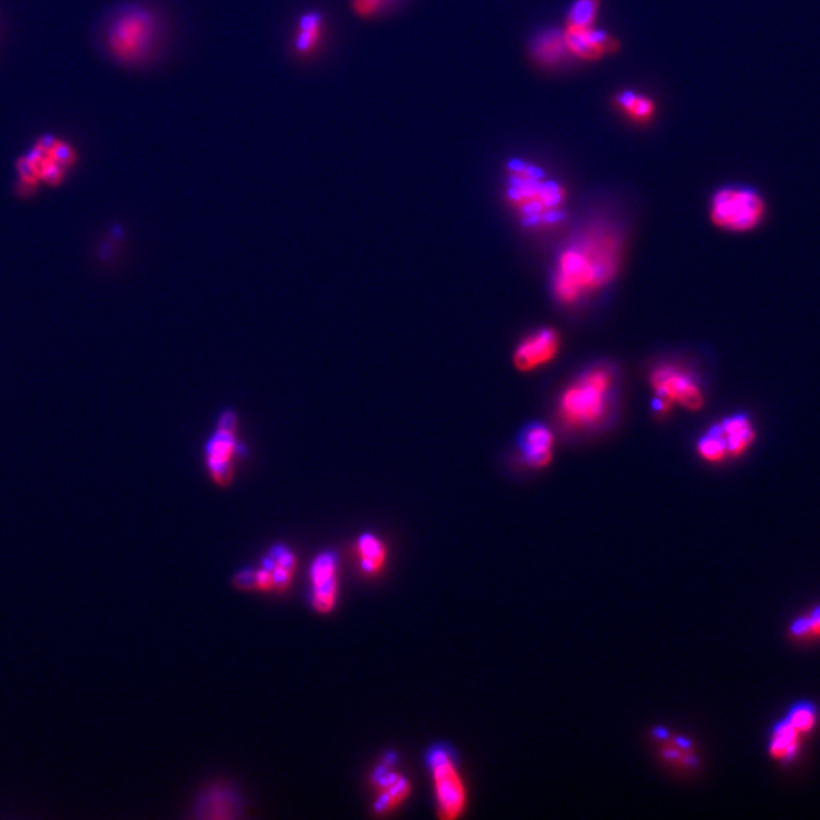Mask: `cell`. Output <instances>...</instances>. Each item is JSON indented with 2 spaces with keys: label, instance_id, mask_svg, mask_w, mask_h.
Returning <instances> with one entry per match:
<instances>
[{
  "label": "cell",
  "instance_id": "22",
  "mask_svg": "<svg viewBox=\"0 0 820 820\" xmlns=\"http://www.w3.org/2000/svg\"><path fill=\"white\" fill-rule=\"evenodd\" d=\"M357 555L360 567L369 576L379 573L386 562V546L374 533H363L357 540Z\"/></svg>",
  "mask_w": 820,
  "mask_h": 820
},
{
  "label": "cell",
  "instance_id": "13",
  "mask_svg": "<svg viewBox=\"0 0 820 820\" xmlns=\"http://www.w3.org/2000/svg\"><path fill=\"white\" fill-rule=\"evenodd\" d=\"M327 29V16L321 10L309 8L303 11L294 23L292 55L303 61L315 58L324 46Z\"/></svg>",
  "mask_w": 820,
  "mask_h": 820
},
{
  "label": "cell",
  "instance_id": "8",
  "mask_svg": "<svg viewBox=\"0 0 820 820\" xmlns=\"http://www.w3.org/2000/svg\"><path fill=\"white\" fill-rule=\"evenodd\" d=\"M426 761L432 775L439 817L444 820L458 819L467 805V789L455 752L448 746L435 745L427 751Z\"/></svg>",
  "mask_w": 820,
  "mask_h": 820
},
{
  "label": "cell",
  "instance_id": "6",
  "mask_svg": "<svg viewBox=\"0 0 820 820\" xmlns=\"http://www.w3.org/2000/svg\"><path fill=\"white\" fill-rule=\"evenodd\" d=\"M649 385L653 392V410L660 417L670 414L675 406L696 412L705 404L701 380L681 363L664 362L656 365L650 373Z\"/></svg>",
  "mask_w": 820,
  "mask_h": 820
},
{
  "label": "cell",
  "instance_id": "10",
  "mask_svg": "<svg viewBox=\"0 0 820 820\" xmlns=\"http://www.w3.org/2000/svg\"><path fill=\"white\" fill-rule=\"evenodd\" d=\"M561 350V336L550 327L538 328L521 339L512 353V362L520 373L537 371L549 365Z\"/></svg>",
  "mask_w": 820,
  "mask_h": 820
},
{
  "label": "cell",
  "instance_id": "17",
  "mask_svg": "<svg viewBox=\"0 0 820 820\" xmlns=\"http://www.w3.org/2000/svg\"><path fill=\"white\" fill-rule=\"evenodd\" d=\"M726 444L729 458H738L754 445L755 427L746 414H734L716 423Z\"/></svg>",
  "mask_w": 820,
  "mask_h": 820
},
{
  "label": "cell",
  "instance_id": "2",
  "mask_svg": "<svg viewBox=\"0 0 820 820\" xmlns=\"http://www.w3.org/2000/svg\"><path fill=\"white\" fill-rule=\"evenodd\" d=\"M168 22L143 0H130L111 11L102 28V48L111 61L128 69L154 64L168 45Z\"/></svg>",
  "mask_w": 820,
  "mask_h": 820
},
{
  "label": "cell",
  "instance_id": "16",
  "mask_svg": "<svg viewBox=\"0 0 820 820\" xmlns=\"http://www.w3.org/2000/svg\"><path fill=\"white\" fill-rule=\"evenodd\" d=\"M392 763H394V757L391 758V761L386 758L385 766L379 767L374 773V783L382 790L380 798L377 799L376 805H374L379 814L388 813L392 808L398 807L410 795V790H412L409 781L404 776L398 775L397 772L391 770Z\"/></svg>",
  "mask_w": 820,
  "mask_h": 820
},
{
  "label": "cell",
  "instance_id": "24",
  "mask_svg": "<svg viewBox=\"0 0 820 820\" xmlns=\"http://www.w3.org/2000/svg\"><path fill=\"white\" fill-rule=\"evenodd\" d=\"M696 450L697 455L701 456L705 462H710V464H719V462L729 458L725 441L720 435L717 424L711 426L701 438L697 439Z\"/></svg>",
  "mask_w": 820,
  "mask_h": 820
},
{
  "label": "cell",
  "instance_id": "26",
  "mask_svg": "<svg viewBox=\"0 0 820 820\" xmlns=\"http://www.w3.org/2000/svg\"><path fill=\"white\" fill-rule=\"evenodd\" d=\"M600 0H574L567 14V28H593Z\"/></svg>",
  "mask_w": 820,
  "mask_h": 820
},
{
  "label": "cell",
  "instance_id": "27",
  "mask_svg": "<svg viewBox=\"0 0 820 820\" xmlns=\"http://www.w3.org/2000/svg\"><path fill=\"white\" fill-rule=\"evenodd\" d=\"M789 632L793 638H799V640L820 638V605H817L810 614L795 620L790 625Z\"/></svg>",
  "mask_w": 820,
  "mask_h": 820
},
{
  "label": "cell",
  "instance_id": "18",
  "mask_svg": "<svg viewBox=\"0 0 820 820\" xmlns=\"http://www.w3.org/2000/svg\"><path fill=\"white\" fill-rule=\"evenodd\" d=\"M801 732L796 731L786 719L778 720L770 731L769 755L781 764H790L801 751Z\"/></svg>",
  "mask_w": 820,
  "mask_h": 820
},
{
  "label": "cell",
  "instance_id": "23",
  "mask_svg": "<svg viewBox=\"0 0 820 820\" xmlns=\"http://www.w3.org/2000/svg\"><path fill=\"white\" fill-rule=\"evenodd\" d=\"M407 2L409 0H348V5L357 19L376 22L394 16Z\"/></svg>",
  "mask_w": 820,
  "mask_h": 820
},
{
  "label": "cell",
  "instance_id": "15",
  "mask_svg": "<svg viewBox=\"0 0 820 820\" xmlns=\"http://www.w3.org/2000/svg\"><path fill=\"white\" fill-rule=\"evenodd\" d=\"M529 55L533 64L543 69H555L562 66L571 57L565 41V32L550 28L538 32L530 43Z\"/></svg>",
  "mask_w": 820,
  "mask_h": 820
},
{
  "label": "cell",
  "instance_id": "1",
  "mask_svg": "<svg viewBox=\"0 0 820 820\" xmlns=\"http://www.w3.org/2000/svg\"><path fill=\"white\" fill-rule=\"evenodd\" d=\"M623 237L608 224H593L574 234L559 251L552 271V292L573 307L602 292L619 275Z\"/></svg>",
  "mask_w": 820,
  "mask_h": 820
},
{
  "label": "cell",
  "instance_id": "12",
  "mask_svg": "<svg viewBox=\"0 0 820 820\" xmlns=\"http://www.w3.org/2000/svg\"><path fill=\"white\" fill-rule=\"evenodd\" d=\"M565 41L571 57L587 63L602 60L606 55L619 52L620 43L609 32L594 28H567Z\"/></svg>",
  "mask_w": 820,
  "mask_h": 820
},
{
  "label": "cell",
  "instance_id": "3",
  "mask_svg": "<svg viewBox=\"0 0 820 820\" xmlns=\"http://www.w3.org/2000/svg\"><path fill=\"white\" fill-rule=\"evenodd\" d=\"M505 199L521 225L530 230H549L565 219L567 190L537 164L509 161Z\"/></svg>",
  "mask_w": 820,
  "mask_h": 820
},
{
  "label": "cell",
  "instance_id": "11",
  "mask_svg": "<svg viewBox=\"0 0 820 820\" xmlns=\"http://www.w3.org/2000/svg\"><path fill=\"white\" fill-rule=\"evenodd\" d=\"M338 556L322 552L310 567V602L319 614H328L338 602Z\"/></svg>",
  "mask_w": 820,
  "mask_h": 820
},
{
  "label": "cell",
  "instance_id": "19",
  "mask_svg": "<svg viewBox=\"0 0 820 820\" xmlns=\"http://www.w3.org/2000/svg\"><path fill=\"white\" fill-rule=\"evenodd\" d=\"M198 817H209V819H230L236 817V810H239V802L236 795L230 789L216 787L209 790L201 799L198 805Z\"/></svg>",
  "mask_w": 820,
  "mask_h": 820
},
{
  "label": "cell",
  "instance_id": "7",
  "mask_svg": "<svg viewBox=\"0 0 820 820\" xmlns=\"http://www.w3.org/2000/svg\"><path fill=\"white\" fill-rule=\"evenodd\" d=\"M764 216L766 202L752 187H722L711 198L710 219L720 230L748 233L764 221Z\"/></svg>",
  "mask_w": 820,
  "mask_h": 820
},
{
  "label": "cell",
  "instance_id": "9",
  "mask_svg": "<svg viewBox=\"0 0 820 820\" xmlns=\"http://www.w3.org/2000/svg\"><path fill=\"white\" fill-rule=\"evenodd\" d=\"M75 161L73 149L54 137L35 142L34 148L23 155L17 163L20 178L25 186H35L38 181L60 186L66 177V169Z\"/></svg>",
  "mask_w": 820,
  "mask_h": 820
},
{
  "label": "cell",
  "instance_id": "25",
  "mask_svg": "<svg viewBox=\"0 0 820 820\" xmlns=\"http://www.w3.org/2000/svg\"><path fill=\"white\" fill-rule=\"evenodd\" d=\"M817 717H819V713H817V707L813 702L799 701L796 702L795 705H792V708L787 711L784 719H786L796 731L801 732L802 735H808L816 728Z\"/></svg>",
  "mask_w": 820,
  "mask_h": 820
},
{
  "label": "cell",
  "instance_id": "20",
  "mask_svg": "<svg viewBox=\"0 0 820 820\" xmlns=\"http://www.w3.org/2000/svg\"><path fill=\"white\" fill-rule=\"evenodd\" d=\"M295 565H297V561H295L294 553L287 547L280 546V544L272 547L268 555L262 559V567L271 571L272 587L275 590L283 591L291 585Z\"/></svg>",
  "mask_w": 820,
  "mask_h": 820
},
{
  "label": "cell",
  "instance_id": "14",
  "mask_svg": "<svg viewBox=\"0 0 820 820\" xmlns=\"http://www.w3.org/2000/svg\"><path fill=\"white\" fill-rule=\"evenodd\" d=\"M517 444L527 467L540 470L552 462L555 435L546 424L533 421L524 426L518 435Z\"/></svg>",
  "mask_w": 820,
  "mask_h": 820
},
{
  "label": "cell",
  "instance_id": "5",
  "mask_svg": "<svg viewBox=\"0 0 820 820\" xmlns=\"http://www.w3.org/2000/svg\"><path fill=\"white\" fill-rule=\"evenodd\" d=\"M248 455V445L240 433L239 415L233 409L222 410L202 450L205 470L212 482L222 488L230 486L237 467Z\"/></svg>",
  "mask_w": 820,
  "mask_h": 820
},
{
  "label": "cell",
  "instance_id": "28",
  "mask_svg": "<svg viewBox=\"0 0 820 820\" xmlns=\"http://www.w3.org/2000/svg\"><path fill=\"white\" fill-rule=\"evenodd\" d=\"M234 585H236L239 590H256V570H254V568H243V570H240L239 573L234 576Z\"/></svg>",
  "mask_w": 820,
  "mask_h": 820
},
{
  "label": "cell",
  "instance_id": "4",
  "mask_svg": "<svg viewBox=\"0 0 820 820\" xmlns=\"http://www.w3.org/2000/svg\"><path fill=\"white\" fill-rule=\"evenodd\" d=\"M614 369L597 363L574 377L559 395L561 423L574 432L594 430L608 421L615 401Z\"/></svg>",
  "mask_w": 820,
  "mask_h": 820
},
{
  "label": "cell",
  "instance_id": "21",
  "mask_svg": "<svg viewBox=\"0 0 820 820\" xmlns=\"http://www.w3.org/2000/svg\"><path fill=\"white\" fill-rule=\"evenodd\" d=\"M615 107L637 125H647L656 114V104L649 96L641 95L634 90H623L614 98Z\"/></svg>",
  "mask_w": 820,
  "mask_h": 820
}]
</instances>
